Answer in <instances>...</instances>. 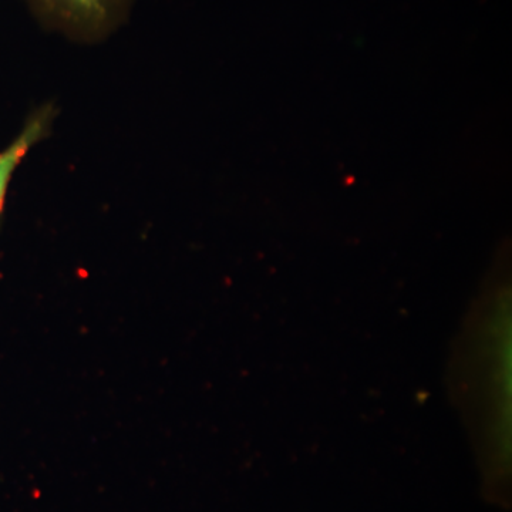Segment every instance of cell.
<instances>
[{"mask_svg": "<svg viewBox=\"0 0 512 512\" xmlns=\"http://www.w3.org/2000/svg\"><path fill=\"white\" fill-rule=\"evenodd\" d=\"M52 119L53 111L50 107L40 110L28 121L18 138L0 153V215L5 207L6 192L16 168L22 163L23 158L28 156L33 146L46 137Z\"/></svg>", "mask_w": 512, "mask_h": 512, "instance_id": "obj_2", "label": "cell"}, {"mask_svg": "<svg viewBox=\"0 0 512 512\" xmlns=\"http://www.w3.org/2000/svg\"><path fill=\"white\" fill-rule=\"evenodd\" d=\"M124 0H33L60 25L83 35H97L119 16Z\"/></svg>", "mask_w": 512, "mask_h": 512, "instance_id": "obj_1", "label": "cell"}]
</instances>
